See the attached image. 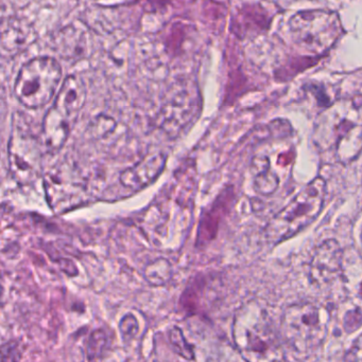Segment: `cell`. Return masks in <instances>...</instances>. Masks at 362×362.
I'll use <instances>...</instances> for the list:
<instances>
[{
	"label": "cell",
	"mask_w": 362,
	"mask_h": 362,
	"mask_svg": "<svg viewBox=\"0 0 362 362\" xmlns=\"http://www.w3.org/2000/svg\"><path fill=\"white\" fill-rule=\"evenodd\" d=\"M252 172L254 176V189L261 196H270L276 193L280 185L278 175L271 170L267 156L257 155L252 161Z\"/></svg>",
	"instance_id": "2e32d148"
},
{
	"label": "cell",
	"mask_w": 362,
	"mask_h": 362,
	"mask_svg": "<svg viewBox=\"0 0 362 362\" xmlns=\"http://www.w3.org/2000/svg\"><path fill=\"white\" fill-rule=\"evenodd\" d=\"M62 68L52 57L30 59L19 70L14 93L19 103L30 110L47 105L59 90Z\"/></svg>",
	"instance_id": "5b68a950"
},
{
	"label": "cell",
	"mask_w": 362,
	"mask_h": 362,
	"mask_svg": "<svg viewBox=\"0 0 362 362\" xmlns=\"http://www.w3.org/2000/svg\"><path fill=\"white\" fill-rule=\"evenodd\" d=\"M344 296L351 308L362 314V255L355 248L344 250L341 276Z\"/></svg>",
	"instance_id": "7c38bea8"
},
{
	"label": "cell",
	"mask_w": 362,
	"mask_h": 362,
	"mask_svg": "<svg viewBox=\"0 0 362 362\" xmlns=\"http://www.w3.org/2000/svg\"><path fill=\"white\" fill-rule=\"evenodd\" d=\"M10 170L18 181H29L40 174V146L29 134L14 131L9 144Z\"/></svg>",
	"instance_id": "ba28073f"
},
{
	"label": "cell",
	"mask_w": 362,
	"mask_h": 362,
	"mask_svg": "<svg viewBox=\"0 0 362 362\" xmlns=\"http://www.w3.org/2000/svg\"><path fill=\"white\" fill-rule=\"evenodd\" d=\"M108 337L103 329H98L91 333L86 344V355L89 361H95L102 356L108 348Z\"/></svg>",
	"instance_id": "d6986e66"
},
{
	"label": "cell",
	"mask_w": 362,
	"mask_h": 362,
	"mask_svg": "<svg viewBox=\"0 0 362 362\" xmlns=\"http://www.w3.org/2000/svg\"><path fill=\"white\" fill-rule=\"evenodd\" d=\"M169 341L174 352H176L179 356L186 359V361H195V348H193V344L187 341L180 327H174L170 329Z\"/></svg>",
	"instance_id": "ac0fdd59"
},
{
	"label": "cell",
	"mask_w": 362,
	"mask_h": 362,
	"mask_svg": "<svg viewBox=\"0 0 362 362\" xmlns=\"http://www.w3.org/2000/svg\"><path fill=\"white\" fill-rule=\"evenodd\" d=\"M331 314L312 302L288 306L281 320L283 341L301 356H310L327 340Z\"/></svg>",
	"instance_id": "3957f363"
},
{
	"label": "cell",
	"mask_w": 362,
	"mask_h": 362,
	"mask_svg": "<svg viewBox=\"0 0 362 362\" xmlns=\"http://www.w3.org/2000/svg\"><path fill=\"white\" fill-rule=\"evenodd\" d=\"M327 192V182L321 177L304 187L270 219L265 231L268 242L280 244L312 225L322 212Z\"/></svg>",
	"instance_id": "277c9868"
},
{
	"label": "cell",
	"mask_w": 362,
	"mask_h": 362,
	"mask_svg": "<svg viewBox=\"0 0 362 362\" xmlns=\"http://www.w3.org/2000/svg\"><path fill=\"white\" fill-rule=\"evenodd\" d=\"M234 341L247 362H285L283 338L265 305L251 301L234 321Z\"/></svg>",
	"instance_id": "7a4b0ae2"
},
{
	"label": "cell",
	"mask_w": 362,
	"mask_h": 362,
	"mask_svg": "<svg viewBox=\"0 0 362 362\" xmlns=\"http://www.w3.org/2000/svg\"><path fill=\"white\" fill-rule=\"evenodd\" d=\"M342 323H344V329L346 333L351 334L357 331L362 325L361 313L354 308H350L344 314Z\"/></svg>",
	"instance_id": "44dd1931"
},
{
	"label": "cell",
	"mask_w": 362,
	"mask_h": 362,
	"mask_svg": "<svg viewBox=\"0 0 362 362\" xmlns=\"http://www.w3.org/2000/svg\"><path fill=\"white\" fill-rule=\"evenodd\" d=\"M55 51L65 59H77L84 57L89 50V40L86 32L70 25L63 28L55 35Z\"/></svg>",
	"instance_id": "9a60e30c"
},
{
	"label": "cell",
	"mask_w": 362,
	"mask_h": 362,
	"mask_svg": "<svg viewBox=\"0 0 362 362\" xmlns=\"http://www.w3.org/2000/svg\"><path fill=\"white\" fill-rule=\"evenodd\" d=\"M1 362H19L21 359V346L18 342H6L1 348Z\"/></svg>",
	"instance_id": "7402d4cb"
},
{
	"label": "cell",
	"mask_w": 362,
	"mask_h": 362,
	"mask_svg": "<svg viewBox=\"0 0 362 362\" xmlns=\"http://www.w3.org/2000/svg\"><path fill=\"white\" fill-rule=\"evenodd\" d=\"M202 98L195 83L184 81L170 88L157 115V125L170 138L186 131L199 117Z\"/></svg>",
	"instance_id": "52a82bcc"
},
{
	"label": "cell",
	"mask_w": 362,
	"mask_h": 362,
	"mask_svg": "<svg viewBox=\"0 0 362 362\" xmlns=\"http://www.w3.org/2000/svg\"><path fill=\"white\" fill-rule=\"evenodd\" d=\"M45 185L52 208H64V204L69 206L76 197H79L82 187L78 175L67 165H60L52 171H49L45 178Z\"/></svg>",
	"instance_id": "30bf717a"
},
{
	"label": "cell",
	"mask_w": 362,
	"mask_h": 362,
	"mask_svg": "<svg viewBox=\"0 0 362 362\" xmlns=\"http://www.w3.org/2000/svg\"><path fill=\"white\" fill-rule=\"evenodd\" d=\"M74 119L55 105L49 108L43 120V146L49 152H57L67 141Z\"/></svg>",
	"instance_id": "4fadbf2b"
},
{
	"label": "cell",
	"mask_w": 362,
	"mask_h": 362,
	"mask_svg": "<svg viewBox=\"0 0 362 362\" xmlns=\"http://www.w3.org/2000/svg\"><path fill=\"white\" fill-rule=\"evenodd\" d=\"M145 279L152 286L167 284L172 276L171 264L165 259H157L146 266Z\"/></svg>",
	"instance_id": "e0dca14e"
},
{
	"label": "cell",
	"mask_w": 362,
	"mask_h": 362,
	"mask_svg": "<svg viewBox=\"0 0 362 362\" xmlns=\"http://www.w3.org/2000/svg\"><path fill=\"white\" fill-rule=\"evenodd\" d=\"M344 362H362V334L356 338L351 348L346 351Z\"/></svg>",
	"instance_id": "603a6c76"
},
{
	"label": "cell",
	"mask_w": 362,
	"mask_h": 362,
	"mask_svg": "<svg viewBox=\"0 0 362 362\" xmlns=\"http://www.w3.org/2000/svg\"><path fill=\"white\" fill-rule=\"evenodd\" d=\"M119 331H120L123 341L129 342L133 340L137 336L138 331H140V325H138L135 316L132 314L123 316L120 322H119Z\"/></svg>",
	"instance_id": "ffe728a7"
},
{
	"label": "cell",
	"mask_w": 362,
	"mask_h": 362,
	"mask_svg": "<svg viewBox=\"0 0 362 362\" xmlns=\"http://www.w3.org/2000/svg\"><path fill=\"white\" fill-rule=\"evenodd\" d=\"M289 27L293 42L312 54L329 50L341 34L339 17L329 11L298 13L291 18Z\"/></svg>",
	"instance_id": "8992f818"
},
{
	"label": "cell",
	"mask_w": 362,
	"mask_h": 362,
	"mask_svg": "<svg viewBox=\"0 0 362 362\" xmlns=\"http://www.w3.org/2000/svg\"><path fill=\"white\" fill-rule=\"evenodd\" d=\"M86 100L84 81L78 76H69L64 80L55 97L53 105L67 112L72 118H78Z\"/></svg>",
	"instance_id": "5bb4252c"
},
{
	"label": "cell",
	"mask_w": 362,
	"mask_h": 362,
	"mask_svg": "<svg viewBox=\"0 0 362 362\" xmlns=\"http://www.w3.org/2000/svg\"><path fill=\"white\" fill-rule=\"evenodd\" d=\"M167 157L162 152L146 155L133 167L128 168L121 173V185L132 191H140L149 187L163 173Z\"/></svg>",
	"instance_id": "8fae6325"
},
{
	"label": "cell",
	"mask_w": 362,
	"mask_h": 362,
	"mask_svg": "<svg viewBox=\"0 0 362 362\" xmlns=\"http://www.w3.org/2000/svg\"><path fill=\"white\" fill-rule=\"evenodd\" d=\"M315 144L323 152H333L342 165H349L362 151V95L341 100L319 118Z\"/></svg>",
	"instance_id": "6da1fadb"
},
{
	"label": "cell",
	"mask_w": 362,
	"mask_h": 362,
	"mask_svg": "<svg viewBox=\"0 0 362 362\" xmlns=\"http://www.w3.org/2000/svg\"><path fill=\"white\" fill-rule=\"evenodd\" d=\"M361 244H362V231H361Z\"/></svg>",
	"instance_id": "cb8c5ba5"
},
{
	"label": "cell",
	"mask_w": 362,
	"mask_h": 362,
	"mask_svg": "<svg viewBox=\"0 0 362 362\" xmlns=\"http://www.w3.org/2000/svg\"><path fill=\"white\" fill-rule=\"evenodd\" d=\"M344 257V250L338 240L332 238L321 243L310 262V278L312 284L323 288L340 279Z\"/></svg>",
	"instance_id": "9c48e42d"
}]
</instances>
